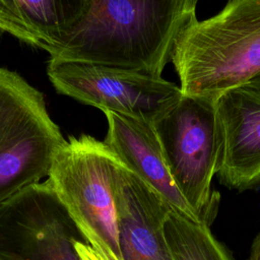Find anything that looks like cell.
Here are the masks:
<instances>
[{"mask_svg": "<svg viewBox=\"0 0 260 260\" xmlns=\"http://www.w3.org/2000/svg\"><path fill=\"white\" fill-rule=\"evenodd\" d=\"M198 0H88L49 62H83L161 77Z\"/></svg>", "mask_w": 260, "mask_h": 260, "instance_id": "cell-1", "label": "cell"}, {"mask_svg": "<svg viewBox=\"0 0 260 260\" xmlns=\"http://www.w3.org/2000/svg\"><path fill=\"white\" fill-rule=\"evenodd\" d=\"M171 61L185 95L215 100L260 73V0H229L215 15L193 17Z\"/></svg>", "mask_w": 260, "mask_h": 260, "instance_id": "cell-2", "label": "cell"}, {"mask_svg": "<svg viewBox=\"0 0 260 260\" xmlns=\"http://www.w3.org/2000/svg\"><path fill=\"white\" fill-rule=\"evenodd\" d=\"M122 164L105 141L82 134L61 145L47 177L84 239L109 260H124L113 193Z\"/></svg>", "mask_w": 260, "mask_h": 260, "instance_id": "cell-3", "label": "cell"}, {"mask_svg": "<svg viewBox=\"0 0 260 260\" xmlns=\"http://www.w3.org/2000/svg\"><path fill=\"white\" fill-rule=\"evenodd\" d=\"M65 141L44 94L17 72L0 67V205L48 177Z\"/></svg>", "mask_w": 260, "mask_h": 260, "instance_id": "cell-4", "label": "cell"}, {"mask_svg": "<svg viewBox=\"0 0 260 260\" xmlns=\"http://www.w3.org/2000/svg\"><path fill=\"white\" fill-rule=\"evenodd\" d=\"M152 125L176 186L200 220L209 224L217 205L211 182L222 153L214 100L183 94Z\"/></svg>", "mask_w": 260, "mask_h": 260, "instance_id": "cell-5", "label": "cell"}, {"mask_svg": "<svg viewBox=\"0 0 260 260\" xmlns=\"http://www.w3.org/2000/svg\"><path fill=\"white\" fill-rule=\"evenodd\" d=\"M47 75L63 95L151 124L183 96L180 85L162 77L100 64L48 61Z\"/></svg>", "mask_w": 260, "mask_h": 260, "instance_id": "cell-6", "label": "cell"}, {"mask_svg": "<svg viewBox=\"0 0 260 260\" xmlns=\"http://www.w3.org/2000/svg\"><path fill=\"white\" fill-rule=\"evenodd\" d=\"M79 239L84 237L47 180L0 205V260H81Z\"/></svg>", "mask_w": 260, "mask_h": 260, "instance_id": "cell-7", "label": "cell"}, {"mask_svg": "<svg viewBox=\"0 0 260 260\" xmlns=\"http://www.w3.org/2000/svg\"><path fill=\"white\" fill-rule=\"evenodd\" d=\"M222 138L218 180L245 191L260 185V88L233 87L214 100Z\"/></svg>", "mask_w": 260, "mask_h": 260, "instance_id": "cell-8", "label": "cell"}, {"mask_svg": "<svg viewBox=\"0 0 260 260\" xmlns=\"http://www.w3.org/2000/svg\"><path fill=\"white\" fill-rule=\"evenodd\" d=\"M119 244L124 260H173L165 221L172 209L124 162L113 186Z\"/></svg>", "mask_w": 260, "mask_h": 260, "instance_id": "cell-9", "label": "cell"}, {"mask_svg": "<svg viewBox=\"0 0 260 260\" xmlns=\"http://www.w3.org/2000/svg\"><path fill=\"white\" fill-rule=\"evenodd\" d=\"M104 114L108 123L104 141L123 162L159 193L173 210L192 220L201 221L171 176L153 125L109 111Z\"/></svg>", "mask_w": 260, "mask_h": 260, "instance_id": "cell-10", "label": "cell"}, {"mask_svg": "<svg viewBox=\"0 0 260 260\" xmlns=\"http://www.w3.org/2000/svg\"><path fill=\"white\" fill-rule=\"evenodd\" d=\"M88 0H0V31L52 55Z\"/></svg>", "mask_w": 260, "mask_h": 260, "instance_id": "cell-11", "label": "cell"}, {"mask_svg": "<svg viewBox=\"0 0 260 260\" xmlns=\"http://www.w3.org/2000/svg\"><path fill=\"white\" fill-rule=\"evenodd\" d=\"M164 230L173 260H232L205 222L171 209Z\"/></svg>", "mask_w": 260, "mask_h": 260, "instance_id": "cell-12", "label": "cell"}, {"mask_svg": "<svg viewBox=\"0 0 260 260\" xmlns=\"http://www.w3.org/2000/svg\"><path fill=\"white\" fill-rule=\"evenodd\" d=\"M75 250L81 260H109L104 255L95 251L85 239H79L75 242Z\"/></svg>", "mask_w": 260, "mask_h": 260, "instance_id": "cell-13", "label": "cell"}, {"mask_svg": "<svg viewBox=\"0 0 260 260\" xmlns=\"http://www.w3.org/2000/svg\"><path fill=\"white\" fill-rule=\"evenodd\" d=\"M250 260H260V233L256 236L252 243Z\"/></svg>", "mask_w": 260, "mask_h": 260, "instance_id": "cell-14", "label": "cell"}, {"mask_svg": "<svg viewBox=\"0 0 260 260\" xmlns=\"http://www.w3.org/2000/svg\"><path fill=\"white\" fill-rule=\"evenodd\" d=\"M246 84H250V85H252V86H255V87H257V88H260V73L256 76V77H254L253 79H251L248 83H246Z\"/></svg>", "mask_w": 260, "mask_h": 260, "instance_id": "cell-15", "label": "cell"}]
</instances>
